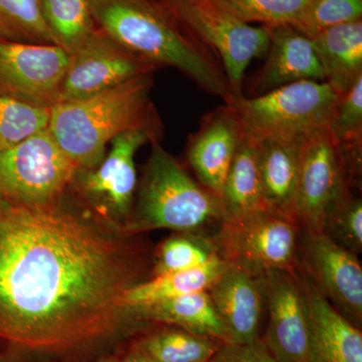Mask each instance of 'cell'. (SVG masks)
<instances>
[{"label":"cell","mask_w":362,"mask_h":362,"mask_svg":"<svg viewBox=\"0 0 362 362\" xmlns=\"http://www.w3.org/2000/svg\"><path fill=\"white\" fill-rule=\"evenodd\" d=\"M117 356H108L102 357V358L98 359L95 362H115Z\"/></svg>","instance_id":"36"},{"label":"cell","mask_w":362,"mask_h":362,"mask_svg":"<svg viewBox=\"0 0 362 362\" xmlns=\"http://www.w3.org/2000/svg\"><path fill=\"white\" fill-rule=\"evenodd\" d=\"M223 221L233 220L264 206L256 141L243 136L220 195Z\"/></svg>","instance_id":"22"},{"label":"cell","mask_w":362,"mask_h":362,"mask_svg":"<svg viewBox=\"0 0 362 362\" xmlns=\"http://www.w3.org/2000/svg\"><path fill=\"white\" fill-rule=\"evenodd\" d=\"M69 63L59 45L0 40V95L54 106Z\"/></svg>","instance_id":"11"},{"label":"cell","mask_w":362,"mask_h":362,"mask_svg":"<svg viewBox=\"0 0 362 362\" xmlns=\"http://www.w3.org/2000/svg\"><path fill=\"white\" fill-rule=\"evenodd\" d=\"M156 138V134L145 129L121 133L112 140L108 156L83 175V192L100 211L117 218L129 216L137 185L136 152Z\"/></svg>","instance_id":"14"},{"label":"cell","mask_w":362,"mask_h":362,"mask_svg":"<svg viewBox=\"0 0 362 362\" xmlns=\"http://www.w3.org/2000/svg\"><path fill=\"white\" fill-rule=\"evenodd\" d=\"M156 4L168 11L181 26L183 18L190 8L201 0H154Z\"/></svg>","instance_id":"34"},{"label":"cell","mask_w":362,"mask_h":362,"mask_svg":"<svg viewBox=\"0 0 362 362\" xmlns=\"http://www.w3.org/2000/svg\"><path fill=\"white\" fill-rule=\"evenodd\" d=\"M226 267L228 263L218 258L199 268L166 274L138 283L124 294V306L135 310L192 293L207 291Z\"/></svg>","instance_id":"23"},{"label":"cell","mask_w":362,"mask_h":362,"mask_svg":"<svg viewBox=\"0 0 362 362\" xmlns=\"http://www.w3.org/2000/svg\"><path fill=\"white\" fill-rule=\"evenodd\" d=\"M218 6L244 23L259 25L295 26L311 0H214Z\"/></svg>","instance_id":"29"},{"label":"cell","mask_w":362,"mask_h":362,"mask_svg":"<svg viewBox=\"0 0 362 362\" xmlns=\"http://www.w3.org/2000/svg\"><path fill=\"white\" fill-rule=\"evenodd\" d=\"M220 197L194 180L175 157L153 142L140 187L129 233L168 228L177 233H206L220 226Z\"/></svg>","instance_id":"4"},{"label":"cell","mask_w":362,"mask_h":362,"mask_svg":"<svg viewBox=\"0 0 362 362\" xmlns=\"http://www.w3.org/2000/svg\"><path fill=\"white\" fill-rule=\"evenodd\" d=\"M310 40L325 82L341 96L362 78V21L328 28Z\"/></svg>","instance_id":"20"},{"label":"cell","mask_w":362,"mask_h":362,"mask_svg":"<svg viewBox=\"0 0 362 362\" xmlns=\"http://www.w3.org/2000/svg\"><path fill=\"white\" fill-rule=\"evenodd\" d=\"M265 279L268 323L262 341L276 362H309L310 321L299 275L268 270Z\"/></svg>","instance_id":"13"},{"label":"cell","mask_w":362,"mask_h":362,"mask_svg":"<svg viewBox=\"0 0 362 362\" xmlns=\"http://www.w3.org/2000/svg\"><path fill=\"white\" fill-rule=\"evenodd\" d=\"M220 258L211 235L178 233L164 240L156 251L152 278L199 268Z\"/></svg>","instance_id":"26"},{"label":"cell","mask_w":362,"mask_h":362,"mask_svg":"<svg viewBox=\"0 0 362 362\" xmlns=\"http://www.w3.org/2000/svg\"><path fill=\"white\" fill-rule=\"evenodd\" d=\"M136 278L123 247L89 221L0 197V361H97L149 325L123 304Z\"/></svg>","instance_id":"1"},{"label":"cell","mask_w":362,"mask_h":362,"mask_svg":"<svg viewBox=\"0 0 362 362\" xmlns=\"http://www.w3.org/2000/svg\"><path fill=\"white\" fill-rule=\"evenodd\" d=\"M362 21V0H311L297 25L309 39L334 26Z\"/></svg>","instance_id":"31"},{"label":"cell","mask_w":362,"mask_h":362,"mask_svg":"<svg viewBox=\"0 0 362 362\" xmlns=\"http://www.w3.org/2000/svg\"><path fill=\"white\" fill-rule=\"evenodd\" d=\"M0 362H1V361H0Z\"/></svg>","instance_id":"37"},{"label":"cell","mask_w":362,"mask_h":362,"mask_svg":"<svg viewBox=\"0 0 362 362\" xmlns=\"http://www.w3.org/2000/svg\"><path fill=\"white\" fill-rule=\"evenodd\" d=\"M98 28L149 65L177 69L223 102L233 94L220 61L154 0H88Z\"/></svg>","instance_id":"2"},{"label":"cell","mask_w":362,"mask_h":362,"mask_svg":"<svg viewBox=\"0 0 362 362\" xmlns=\"http://www.w3.org/2000/svg\"><path fill=\"white\" fill-rule=\"evenodd\" d=\"M183 28L218 59L233 96H242L247 66L268 52L270 37L265 26L244 23L214 0H202L188 11Z\"/></svg>","instance_id":"9"},{"label":"cell","mask_w":362,"mask_h":362,"mask_svg":"<svg viewBox=\"0 0 362 362\" xmlns=\"http://www.w3.org/2000/svg\"><path fill=\"white\" fill-rule=\"evenodd\" d=\"M115 362H153L142 350L130 343L128 349L116 356Z\"/></svg>","instance_id":"35"},{"label":"cell","mask_w":362,"mask_h":362,"mask_svg":"<svg viewBox=\"0 0 362 362\" xmlns=\"http://www.w3.org/2000/svg\"><path fill=\"white\" fill-rule=\"evenodd\" d=\"M207 293L230 342L250 343L261 338L266 312L265 272L228 264Z\"/></svg>","instance_id":"15"},{"label":"cell","mask_w":362,"mask_h":362,"mask_svg":"<svg viewBox=\"0 0 362 362\" xmlns=\"http://www.w3.org/2000/svg\"><path fill=\"white\" fill-rule=\"evenodd\" d=\"M158 325L145 328L131 341L153 362H206L223 343L177 326Z\"/></svg>","instance_id":"24"},{"label":"cell","mask_w":362,"mask_h":362,"mask_svg":"<svg viewBox=\"0 0 362 362\" xmlns=\"http://www.w3.org/2000/svg\"><path fill=\"white\" fill-rule=\"evenodd\" d=\"M339 97L326 82L300 81L252 98L233 97L225 106L255 141L306 140L328 128Z\"/></svg>","instance_id":"5"},{"label":"cell","mask_w":362,"mask_h":362,"mask_svg":"<svg viewBox=\"0 0 362 362\" xmlns=\"http://www.w3.org/2000/svg\"><path fill=\"white\" fill-rule=\"evenodd\" d=\"M298 275L310 321L309 362H362L361 328L340 314L306 278Z\"/></svg>","instance_id":"18"},{"label":"cell","mask_w":362,"mask_h":362,"mask_svg":"<svg viewBox=\"0 0 362 362\" xmlns=\"http://www.w3.org/2000/svg\"><path fill=\"white\" fill-rule=\"evenodd\" d=\"M156 69L136 58L98 28L70 54L58 103L87 99Z\"/></svg>","instance_id":"12"},{"label":"cell","mask_w":362,"mask_h":362,"mask_svg":"<svg viewBox=\"0 0 362 362\" xmlns=\"http://www.w3.org/2000/svg\"><path fill=\"white\" fill-rule=\"evenodd\" d=\"M324 235L358 256L362 252V202L354 195L335 207L324 221Z\"/></svg>","instance_id":"32"},{"label":"cell","mask_w":362,"mask_h":362,"mask_svg":"<svg viewBox=\"0 0 362 362\" xmlns=\"http://www.w3.org/2000/svg\"><path fill=\"white\" fill-rule=\"evenodd\" d=\"M244 133L225 105L204 117L192 135L187 157L197 181L220 197L223 181Z\"/></svg>","instance_id":"16"},{"label":"cell","mask_w":362,"mask_h":362,"mask_svg":"<svg viewBox=\"0 0 362 362\" xmlns=\"http://www.w3.org/2000/svg\"><path fill=\"white\" fill-rule=\"evenodd\" d=\"M51 107L0 95V152L49 128Z\"/></svg>","instance_id":"28"},{"label":"cell","mask_w":362,"mask_h":362,"mask_svg":"<svg viewBox=\"0 0 362 362\" xmlns=\"http://www.w3.org/2000/svg\"><path fill=\"white\" fill-rule=\"evenodd\" d=\"M142 320L152 324L177 326L223 343L230 342L225 326L207 291L192 293L135 309Z\"/></svg>","instance_id":"21"},{"label":"cell","mask_w":362,"mask_h":362,"mask_svg":"<svg viewBox=\"0 0 362 362\" xmlns=\"http://www.w3.org/2000/svg\"><path fill=\"white\" fill-rule=\"evenodd\" d=\"M206 362H276L261 338L250 343H223Z\"/></svg>","instance_id":"33"},{"label":"cell","mask_w":362,"mask_h":362,"mask_svg":"<svg viewBox=\"0 0 362 362\" xmlns=\"http://www.w3.org/2000/svg\"><path fill=\"white\" fill-rule=\"evenodd\" d=\"M218 257L250 270L297 272L301 228L282 214L262 206L211 233Z\"/></svg>","instance_id":"6"},{"label":"cell","mask_w":362,"mask_h":362,"mask_svg":"<svg viewBox=\"0 0 362 362\" xmlns=\"http://www.w3.org/2000/svg\"><path fill=\"white\" fill-rule=\"evenodd\" d=\"M328 130L346 156H362V78L338 100Z\"/></svg>","instance_id":"30"},{"label":"cell","mask_w":362,"mask_h":362,"mask_svg":"<svg viewBox=\"0 0 362 362\" xmlns=\"http://www.w3.org/2000/svg\"><path fill=\"white\" fill-rule=\"evenodd\" d=\"M152 73L144 74L95 96L51 107L49 128L54 141L78 170L96 168L108 143L126 131L157 135L150 104Z\"/></svg>","instance_id":"3"},{"label":"cell","mask_w":362,"mask_h":362,"mask_svg":"<svg viewBox=\"0 0 362 362\" xmlns=\"http://www.w3.org/2000/svg\"><path fill=\"white\" fill-rule=\"evenodd\" d=\"M78 168L49 130L0 152V197L30 206L56 204Z\"/></svg>","instance_id":"7"},{"label":"cell","mask_w":362,"mask_h":362,"mask_svg":"<svg viewBox=\"0 0 362 362\" xmlns=\"http://www.w3.org/2000/svg\"><path fill=\"white\" fill-rule=\"evenodd\" d=\"M298 273L357 327L362 326V267L358 256L323 233L302 232Z\"/></svg>","instance_id":"10"},{"label":"cell","mask_w":362,"mask_h":362,"mask_svg":"<svg viewBox=\"0 0 362 362\" xmlns=\"http://www.w3.org/2000/svg\"><path fill=\"white\" fill-rule=\"evenodd\" d=\"M333 139L328 128L305 143L300 164L296 218L302 232L321 233L324 221L351 197L361 178Z\"/></svg>","instance_id":"8"},{"label":"cell","mask_w":362,"mask_h":362,"mask_svg":"<svg viewBox=\"0 0 362 362\" xmlns=\"http://www.w3.org/2000/svg\"><path fill=\"white\" fill-rule=\"evenodd\" d=\"M0 40L59 45L45 23L40 0H0Z\"/></svg>","instance_id":"27"},{"label":"cell","mask_w":362,"mask_h":362,"mask_svg":"<svg viewBox=\"0 0 362 362\" xmlns=\"http://www.w3.org/2000/svg\"><path fill=\"white\" fill-rule=\"evenodd\" d=\"M265 28L270 45L265 65L252 87L255 92L265 94L300 81L325 82L322 66L308 37L289 25Z\"/></svg>","instance_id":"17"},{"label":"cell","mask_w":362,"mask_h":362,"mask_svg":"<svg viewBox=\"0 0 362 362\" xmlns=\"http://www.w3.org/2000/svg\"><path fill=\"white\" fill-rule=\"evenodd\" d=\"M307 140L256 141L264 206L295 223L298 178Z\"/></svg>","instance_id":"19"},{"label":"cell","mask_w":362,"mask_h":362,"mask_svg":"<svg viewBox=\"0 0 362 362\" xmlns=\"http://www.w3.org/2000/svg\"><path fill=\"white\" fill-rule=\"evenodd\" d=\"M40 4L52 35L69 54L98 30L88 0H40Z\"/></svg>","instance_id":"25"}]
</instances>
